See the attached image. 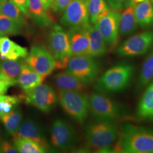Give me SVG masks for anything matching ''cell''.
Returning <instances> with one entry per match:
<instances>
[{"label": "cell", "instance_id": "obj_1", "mask_svg": "<svg viewBox=\"0 0 153 153\" xmlns=\"http://www.w3.org/2000/svg\"><path fill=\"white\" fill-rule=\"evenodd\" d=\"M115 153H153V128L126 122L119 129Z\"/></svg>", "mask_w": 153, "mask_h": 153}, {"label": "cell", "instance_id": "obj_2", "mask_svg": "<svg viewBox=\"0 0 153 153\" xmlns=\"http://www.w3.org/2000/svg\"><path fill=\"white\" fill-rule=\"evenodd\" d=\"M89 110L93 118L98 120L117 123L131 118L129 110L126 105L117 102L97 91L88 97Z\"/></svg>", "mask_w": 153, "mask_h": 153}, {"label": "cell", "instance_id": "obj_3", "mask_svg": "<svg viewBox=\"0 0 153 153\" xmlns=\"http://www.w3.org/2000/svg\"><path fill=\"white\" fill-rule=\"evenodd\" d=\"M135 67L129 62H120L104 72L94 88L102 93H117L126 89L134 76Z\"/></svg>", "mask_w": 153, "mask_h": 153}, {"label": "cell", "instance_id": "obj_4", "mask_svg": "<svg viewBox=\"0 0 153 153\" xmlns=\"http://www.w3.org/2000/svg\"><path fill=\"white\" fill-rule=\"evenodd\" d=\"M119 134L117 123L95 119L88 123L85 131L88 144L98 152L111 146L117 140Z\"/></svg>", "mask_w": 153, "mask_h": 153}, {"label": "cell", "instance_id": "obj_5", "mask_svg": "<svg viewBox=\"0 0 153 153\" xmlns=\"http://www.w3.org/2000/svg\"><path fill=\"white\" fill-rule=\"evenodd\" d=\"M57 97L61 106L71 118L81 124L85 122L90 112L88 97L85 93L59 89Z\"/></svg>", "mask_w": 153, "mask_h": 153}, {"label": "cell", "instance_id": "obj_6", "mask_svg": "<svg viewBox=\"0 0 153 153\" xmlns=\"http://www.w3.org/2000/svg\"><path fill=\"white\" fill-rule=\"evenodd\" d=\"M48 51L53 57L56 68L66 69L71 53L68 33L59 25H53L49 31L47 38Z\"/></svg>", "mask_w": 153, "mask_h": 153}, {"label": "cell", "instance_id": "obj_7", "mask_svg": "<svg viewBox=\"0 0 153 153\" xmlns=\"http://www.w3.org/2000/svg\"><path fill=\"white\" fill-rule=\"evenodd\" d=\"M66 71L87 85L96 79L100 71V66L98 61L90 55L71 56Z\"/></svg>", "mask_w": 153, "mask_h": 153}, {"label": "cell", "instance_id": "obj_8", "mask_svg": "<svg viewBox=\"0 0 153 153\" xmlns=\"http://www.w3.org/2000/svg\"><path fill=\"white\" fill-rule=\"evenodd\" d=\"M153 46V30L134 35L117 46L116 55L120 57H132L145 55Z\"/></svg>", "mask_w": 153, "mask_h": 153}, {"label": "cell", "instance_id": "obj_9", "mask_svg": "<svg viewBox=\"0 0 153 153\" xmlns=\"http://www.w3.org/2000/svg\"><path fill=\"white\" fill-rule=\"evenodd\" d=\"M50 140L52 145L57 149L71 150L77 143L76 131L67 121L56 119L50 129Z\"/></svg>", "mask_w": 153, "mask_h": 153}, {"label": "cell", "instance_id": "obj_10", "mask_svg": "<svg viewBox=\"0 0 153 153\" xmlns=\"http://www.w3.org/2000/svg\"><path fill=\"white\" fill-rule=\"evenodd\" d=\"M26 61L35 71L45 79L56 68L55 60L48 49L40 44L33 45Z\"/></svg>", "mask_w": 153, "mask_h": 153}, {"label": "cell", "instance_id": "obj_11", "mask_svg": "<svg viewBox=\"0 0 153 153\" xmlns=\"http://www.w3.org/2000/svg\"><path fill=\"white\" fill-rule=\"evenodd\" d=\"M25 93L24 97L26 103L33 105L44 112H49L58 102V97L55 91L45 84L41 83Z\"/></svg>", "mask_w": 153, "mask_h": 153}, {"label": "cell", "instance_id": "obj_12", "mask_svg": "<svg viewBox=\"0 0 153 153\" xmlns=\"http://www.w3.org/2000/svg\"><path fill=\"white\" fill-rule=\"evenodd\" d=\"M60 22L68 27H86L90 23L86 0H73L64 11Z\"/></svg>", "mask_w": 153, "mask_h": 153}, {"label": "cell", "instance_id": "obj_13", "mask_svg": "<svg viewBox=\"0 0 153 153\" xmlns=\"http://www.w3.org/2000/svg\"><path fill=\"white\" fill-rule=\"evenodd\" d=\"M120 15L119 11L111 10L106 16L95 24L103 38L107 48L110 49L116 48L119 42Z\"/></svg>", "mask_w": 153, "mask_h": 153}, {"label": "cell", "instance_id": "obj_14", "mask_svg": "<svg viewBox=\"0 0 153 153\" xmlns=\"http://www.w3.org/2000/svg\"><path fill=\"white\" fill-rule=\"evenodd\" d=\"M15 135L30 138L38 143L47 150L50 148L44 128L37 121L30 117L22 121Z\"/></svg>", "mask_w": 153, "mask_h": 153}, {"label": "cell", "instance_id": "obj_15", "mask_svg": "<svg viewBox=\"0 0 153 153\" xmlns=\"http://www.w3.org/2000/svg\"><path fill=\"white\" fill-rule=\"evenodd\" d=\"M72 56L89 55L90 43L86 27L70 28L67 32Z\"/></svg>", "mask_w": 153, "mask_h": 153}, {"label": "cell", "instance_id": "obj_16", "mask_svg": "<svg viewBox=\"0 0 153 153\" xmlns=\"http://www.w3.org/2000/svg\"><path fill=\"white\" fill-rule=\"evenodd\" d=\"M42 0H28L27 16L39 27L47 28L53 25L54 20Z\"/></svg>", "mask_w": 153, "mask_h": 153}, {"label": "cell", "instance_id": "obj_17", "mask_svg": "<svg viewBox=\"0 0 153 153\" xmlns=\"http://www.w3.org/2000/svg\"><path fill=\"white\" fill-rule=\"evenodd\" d=\"M153 116V80L145 88L137 104L135 116L139 120H150Z\"/></svg>", "mask_w": 153, "mask_h": 153}, {"label": "cell", "instance_id": "obj_18", "mask_svg": "<svg viewBox=\"0 0 153 153\" xmlns=\"http://www.w3.org/2000/svg\"><path fill=\"white\" fill-rule=\"evenodd\" d=\"M28 52L26 48L16 44L6 36L0 37V59L16 60L25 59Z\"/></svg>", "mask_w": 153, "mask_h": 153}, {"label": "cell", "instance_id": "obj_19", "mask_svg": "<svg viewBox=\"0 0 153 153\" xmlns=\"http://www.w3.org/2000/svg\"><path fill=\"white\" fill-rule=\"evenodd\" d=\"M136 4H131L125 8L120 15L119 33L122 36H129L135 33L139 27L134 14Z\"/></svg>", "mask_w": 153, "mask_h": 153}, {"label": "cell", "instance_id": "obj_20", "mask_svg": "<svg viewBox=\"0 0 153 153\" xmlns=\"http://www.w3.org/2000/svg\"><path fill=\"white\" fill-rule=\"evenodd\" d=\"M86 28L89 37V55L95 58L105 55L107 51V47L98 29L95 25L91 24Z\"/></svg>", "mask_w": 153, "mask_h": 153}, {"label": "cell", "instance_id": "obj_21", "mask_svg": "<svg viewBox=\"0 0 153 153\" xmlns=\"http://www.w3.org/2000/svg\"><path fill=\"white\" fill-rule=\"evenodd\" d=\"M134 14L139 27L147 29L153 27V5L150 0H144L135 5Z\"/></svg>", "mask_w": 153, "mask_h": 153}, {"label": "cell", "instance_id": "obj_22", "mask_svg": "<svg viewBox=\"0 0 153 153\" xmlns=\"http://www.w3.org/2000/svg\"><path fill=\"white\" fill-rule=\"evenodd\" d=\"M44 80L42 76L26 63L18 78L17 83L26 92L41 84Z\"/></svg>", "mask_w": 153, "mask_h": 153}, {"label": "cell", "instance_id": "obj_23", "mask_svg": "<svg viewBox=\"0 0 153 153\" xmlns=\"http://www.w3.org/2000/svg\"><path fill=\"white\" fill-rule=\"evenodd\" d=\"M54 82L56 86L60 90L83 91L86 88V84L66 71L55 75Z\"/></svg>", "mask_w": 153, "mask_h": 153}, {"label": "cell", "instance_id": "obj_24", "mask_svg": "<svg viewBox=\"0 0 153 153\" xmlns=\"http://www.w3.org/2000/svg\"><path fill=\"white\" fill-rule=\"evenodd\" d=\"M86 2L90 23L93 25L106 16L111 10L106 0H86Z\"/></svg>", "mask_w": 153, "mask_h": 153}, {"label": "cell", "instance_id": "obj_25", "mask_svg": "<svg viewBox=\"0 0 153 153\" xmlns=\"http://www.w3.org/2000/svg\"><path fill=\"white\" fill-rule=\"evenodd\" d=\"M26 63V60L22 58L16 60L0 59V72L17 83L18 78Z\"/></svg>", "mask_w": 153, "mask_h": 153}, {"label": "cell", "instance_id": "obj_26", "mask_svg": "<svg viewBox=\"0 0 153 153\" xmlns=\"http://www.w3.org/2000/svg\"><path fill=\"white\" fill-rule=\"evenodd\" d=\"M13 145L18 153H44L47 150L32 140L27 137L14 136Z\"/></svg>", "mask_w": 153, "mask_h": 153}, {"label": "cell", "instance_id": "obj_27", "mask_svg": "<svg viewBox=\"0 0 153 153\" xmlns=\"http://www.w3.org/2000/svg\"><path fill=\"white\" fill-rule=\"evenodd\" d=\"M153 80V52L144 61L141 68L136 86V90L140 92Z\"/></svg>", "mask_w": 153, "mask_h": 153}, {"label": "cell", "instance_id": "obj_28", "mask_svg": "<svg viewBox=\"0 0 153 153\" xmlns=\"http://www.w3.org/2000/svg\"><path fill=\"white\" fill-rule=\"evenodd\" d=\"M25 23L10 18L4 14L0 15V32L5 35H21L24 32Z\"/></svg>", "mask_w": 153, "mask_h": 153}, {"label": "cell", "instance_id": "obj_29", "mask_svg": "<svg viewBox=\"0 0 153 153\" xmlns=\"http://www.w3.org/2000/svg\"><path fill=\"white\" fill-rule=\"evenodd\" d=\"M23 119V115L20 109L15 108L6 114L1 117L6 130L11 136H14L19 129Z\"/></svg>", "mask_w": 153, "mask_h": 153}, {"label": "cell", "instance_id": "obj_30", "mask_svg": "<svg viewBox=\"0 0 153 153\" xmlns=\"http://www.w3.org/2000/svg\"><path fill=\"white\" fill-rule=\"evenodd\" d=\"M2 14L10 18L26 23V14L11 0H4L1 2Z\"/></svg>", "mask_w": 153, "mask_h": 153}, {"label": "cell", "instance_id": "obj_31", "mask_svg": "<svg viewBox=\"0 0 153 153\" xmlns=\"http://www.w3.org/2000/svg\"><path fill=\"white\" fill-rule=\"evenodd\" d=\"M21 99L16 96H0V119L4 115L16 108Z\"/></svg>", "mask_w": 153, "mask_h": 153}, {"label": "cell", "instance_id": "obj_32", "mask_svg": "<svg viewBox=\"0 0 153 153\" xmlns=\"http://www.w3.org/2000/svg\"><path fill=\"white\" fill-rule=\"evenodd\" d=\"M16 83V81L0 72V96L5 95L9 88Z\"/></svg>", "mask_w": 153, "mask_h": 153}, {"label": "cell", "instance_id": "obj_33", "mask_svg": "<svg viewBox=\"0 0 153 153\" xmlns=\"http://www.w3.org/2000/svg\"><path fill=\"white\" fill-rule=\"evenodd\" d=\"M109 7L114 11H121L134 3L132 0H107Z\"/></svg>", "mask_w": 153, "mask_h": 153}, {"label": "cell", "instance_id": "obj_34", "mask_svg": "<svg viewBox=\"0 0 153 153\" xmlns=\"http://www.w3.org/2000/svg\"><path fill=\"white\" fill-rule=\"evenodd\" d=\"M72 1L73 0H52L50 8L55 13L63 12Z\"/></svg>", "mask_w": 153, "mask_h": 153}, {"label": "cell", "instance_id": "obj_35", "mask_svg": "<svg viewBox=\"0 0 153 153\" xmlns=\"http://www.w3.org/2000/svg\"><path fill=\"white\" fill-rule=\"evenodd\" d=\"M0 152L5 153H18L16 149L10 143L2 141L0 143Z\"/></svg>", "mask_w": 153, "mask_h": 153}, {"label": "cell", "instance_id": "obj_36", "mask_svg": "<svg viewBox=\"0 0 153 153\" xmlns=\"http://www.w3.org/2000/svg\"><path fill=\"white\" fill-rule=\"evenodd\" d=\"M27 16L28 0H11Z\"/></svg>", "mask_w": 153, "mask_h": 153}, {"label": "cell", "instance_id": "obj_37", "mask_svg": "<svg viewBox=\"0 0 153 153\" xmlns=\"http://www.w3.org/2000/svg\"><path fill=\"white\" fill-rule=\"evenodd\" d=\"M43 4H44V6L47 8V9H49L50 8V6L51 5V3H52V0H42Z\"/></svg>", "mask_w": 153, "mask_h": 153}, {"label": "cell", "instance_id": "obj_38", "mask_svg": "<svg viewBox=\"0 0 153 153\" xmlns=\"http://www.w3.org/2000/svg\"><path fill=\"white\" fill-rule=\"evenodd\" d=\"M132 1H133V2L135 4H138V3H139V2H142V1H144V0H132Z\"/></svg>", "mask_w": 153, "mask_h": 153}, {"label": "cell", "instance_id": "obj_39", "mask_svg": "<svg viewBox=\"0 0 153 153\" xmlns=\"http://www.w3.org/2000/svg\"><path fill=\"white\" fill-rule=\"evenodd\" d=\"M6 36L4 33H3L1 32H0V37H2V36Z\"/></svg>", "mask_w": 153, "mask_h": 153}, {"label": "cell", "instance_id": "obj_40", "mask_svg": "<svg viewBox=\"0 0 153 153\" xmlns=\"http://www.w3.org/2000/svg\"><path fill=\"white\" fill-rule=\"evenodd\" d=\"M2 14V9H1V2H0V15Z\"/></svg>", "mask_w": 153, "mask_h": 153}, {"label": "cell", "instance_id": "obj_41", "mask_svg": "<svg viewBox=\"0 0 153 153\" xmlns=\"http://www.w3.org/2000/svg\"><path fill=\"white\" fill-rule=\"evenodd\" d=\"M150 121H153V117H152V119H150Z\"/></svg>", "mask_w": 153, "mask_h": 153}, {"label": "cell", "instance_id": "obj_42", "mask_svg": "<svg viewBox=\"0 0 153 153\" xmlns=\"http://www.w3.org/2000/svg\"><path fill=\"white\" fill-rule=\"evenodd\" d=\"M150 1L152 2V4L153 5V0H150Z\"/></svg>", "mask_w": 153, "mask_h": 153}, {"label": "cell", "instance_id": "obj_43", "mask_svg": "<svg viewBox=\"0 0 153 153\" xmlns=\"http://www.w3.org/2000/svg\"><path fill=\"white\" fill-rule=\"evenodd\" d=\"M3 1H4V0H0V2H2Z\"/></svg>", "mask_w": 153, "mask_h": 153}]
</instances>
